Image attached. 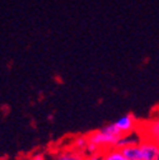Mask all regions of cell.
Listing matches in <instances>:
<instances>
[{
  "instance_id": "obj_11",
  "label": "cell",
  "mask_w": 159,
  "mask_h": 160,
  "mask_svg": "<svg viewBox=\"0 0 159 160\" xmlns=\"http://www.w3.org/2000/svg\"><path fill=\"white\" fill-rule=\"evenodd\" d=\"M29 160H36V159H34V158H32V159H29Z\"/></svg>"
},
{
  "instance_id": "obj_5",
  "label": "cell",
  "mask_w": 159,
  "mask_h": 160,
  "mask_svg": "<svg viewBox=\"0 0 159 160\" xmlns=\"http://www.w3.org/2000/svg\"><path fill=\"white\" fill-rule=\"evenodd\" d=\"M140 136L144 138L153 140L159 145V114L146 123V127L140 131Z\"/></svg>"
},
{
  "instance_id": "obj_1",
  "label": "cell",
  "mask_w": 159,
  "mask_h": 160,
  "mask_svg": "<svg viewBox=\"0 0 159 160\" xmlns=\"http://www.w3.org/2000/svg\"><path fill=\"white\" fill-rule=\"evenodd\" d=\"M124 135L117 130L115 123H108L99 130L89 133L87 154H101L108 149L117 148Z\"/></svg>"
},
{
  "instance_id": "obj_10",
  "label": "cell",
  "mask_w": 159,
  "mask_h": 160,
  "mask_svg": "<svg viewBox=\"0 0 159 160\" xmlns=\"http://www.w3.org/2000/svg\"><path fill=\"white\" fill-rule=\"evenodd\" d=\"M156 112H158V114H159V106H158V108H156Z\"/></svg>"
},
{
  "instance_id": "obj_8",
  "label": "cell",
  "mask_w": 159,
  "mask_h": 160,
  "mask_svg": "<svg viewBox=\"0 0 159 160\" xmlns=\"http://www.w3.org/2000/svg\"><path fill=\"white\" fill-rule=\"evenodd\" d=\"M73 148L75 150H78V151H82V152L87 154V150H88V137L87 136H79V137L74 138Z\"/></svg>"
},
{
  "instance_id": "obj_4",
  "label": "cell",
  "mask_w": 159,
  "mask_h": 160,
  "mask_svg": "<svg viewBox=\"0 0 159 160\" xmlns=\"http://www.w3.org/2000/svg\"><path fill=\"white\" fill-rule=\"evenodd\" d=\"M141 160H159V145L149 138H141Z\"/></svg>"
},
{
  "instance_id": "obj_9",
  "label": "cell",
  "mask_w": 159,
  "mask_h": 160,
  "mask_svg": "<svg viewBox=\"0 0 159 160\" xmlns=\"http://www.w3.org/2000/svg\"><path fill=\"white\" fill-rule=\"evenodd\" d=\"M102 152L101 154H87L83 160H101Z\"/></svg>"
},
{
  "instance_id": "obj_7",
  "label": "cell",
  "mask_w": 159,
  "mask_h": 160,
  "mask_svg": "<svg viewBox=\"0 0 159 160\" xmlns=\"http://www.w3.org/2000/svg\"><path fill=\"white\" fill-rule=\"evenodd\" d=\"M101 160H127L126 156L122 154L121 149L118 148H112L102 152Z\"/></svg>"
},
{
  "instance_id": "obj_3",
  "label": "cell",
  "mask_w": 159,
  "mask_h": 160,
  "mask_svg": "<svg viewBox=\"0 0 159 160\" xmlns=\"http://www.w3.org/2000/svg\"><path fill=\"white\" fill-rule=\"evenodd\" d=\"M113 123L117 127V130L125 136V135H131L135 132V130L137 127V119L135 118L134 114L126 113L121 117H118Z\"/></svg>"
},
{
  "instance_id": "obj_2",
  "label": "cell",
  "mask_w": 159,
  "mask_h": 160,
  "mask_svg": "<svg viewBox=\"0 0 159 160\" xmlns=\"http://www.w3.org/2000/svg\"><path fill=\"white\" fill-rule=\"evenodd\" d=\"M87 154L78 151L74 148L54 150L46 156V160H83Z\"/></svg>"
},
{
  "instance_id": "obj_6",
  "label": "cell",
  "mask_w": 159,
  "mask_h": 160,
  "mask_svg": "<svg viewBox=\"0 0 159 160\" xmlns=\"http://www.w3.org/2000/svg\"><path fill=\"white\" fill-rule=\"evenodd\" d=\"M121 151L126 156L127 160H141L140 141L139 142H132L130 145H126V146L121 148Z\"/></svg>"
}]
</instances>
